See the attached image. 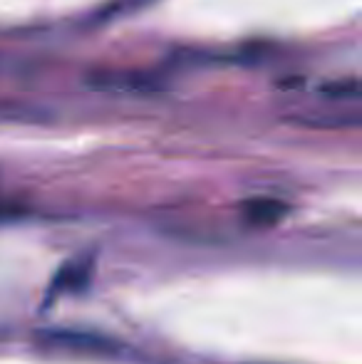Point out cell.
I'll return each instance as SVG.
<instances>
[{
  "label": "cell",
  "instance_id": "obj_1",
  "mask_svg": "<svg viewBox=\"0 0 362 364\" xmlns=\"http://www.w3.org/2000/svg\"><path fill=\"white\" fill-rule=\"evenodd\" d=\"M38 340L48 350L80 352V355H117L122 350L110 337L95 335V332H80V330H48V332H40Z\"/></svg>",
  "mask_w": 362,
  "mask_h": 364
},
{
  "label": "cell",
  "instance_id": "obj_2",
  "mask_svg": "<svg viewBox=\"0 0 362 364\" xmlns=\"http://www.w3.org/2000/svg\"><path fill=\"white\" fill-rule=\"evenodd\" d=\"M243 213L256 225H273L280 218H285L288 206L283 201H278V198H253V201H248L243 206Z\"/></svg>",
  "mask_w": 362,
  "mask_h": 364
},
{
  "label": "cell",
  "instance_id": "obj_3",
  "mask_svg": "<svg viewBox=\"0 0 362 364\" xmlns=\"http://www.w3.org/2000/svg\"><path fill=\"white\" fill-rule=\"evenodd\" d=\"M92 275V260H75L63 268V273L58 275L53 290L55 292H82L90 283Z\"/></svg>",
  "mask_w": 362,
  "mask_h": 364
},
{
  "label": "cell",
  "instance_id": "obj_4",
  "mask_svg": "<svg viewBox=\"0 0 362 364\" xmlns=\"http://www.w3.org/2000/svg\"><path fill=\"white\" fill-rule=\"evenodd\" d=\"M25 208L20 206H8V203H0V223H10V220H18L25 216Z\"/></svg>",
  "mask_w": 362,
  "mask_h": 364
}]
</instances>
